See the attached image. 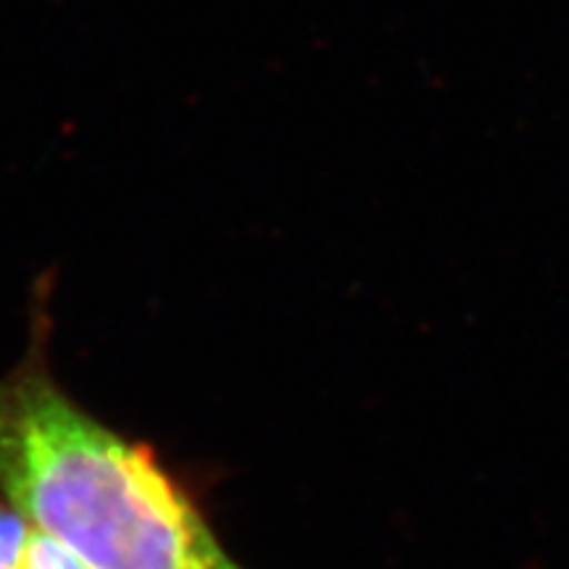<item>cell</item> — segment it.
<instances>
[{"label":"cell","instance_id":"1","mask_svg":"<svg viewBox=\"0 0 569 569\" xmlns=\"http://www.w3.org/2000/svg\"><path fill=\"white\" fill-rule=\"evenodd\" d=\"M24 356L0 377V493L92 569H243L193 496L59 386L48 361V290Z\"/></svg>","mask_w":569,"mask_h":569},{"label":"cell","instance_id":"2","mask_svg":"<svg viewBox=\"0 0 569 569\" xmlns=\"http://www.w3.org/2000/svg\"><path fill=\"white\" fill-rule=\"evenodd\" d=\"M32 525L9 501L0 503V569H21Z\"/></svg>","mask_w":569,"mask_h":569},{"label":"cell","instance_id":"3","mask_svg":"<svg viewBox=\"0 0 569 569\" xmlns=\"http://www.w3.org/2000/svg\"><path fill=\"white\" fill-rule=\"evenodd\" d=\"M21 569H92V567L84 565L74 551H69L67 546L59 543L56 538L32 528L30 540H27L24 565H21Z\"/></svg>","mask_w":569,"mask_h":569}]
</instances>
